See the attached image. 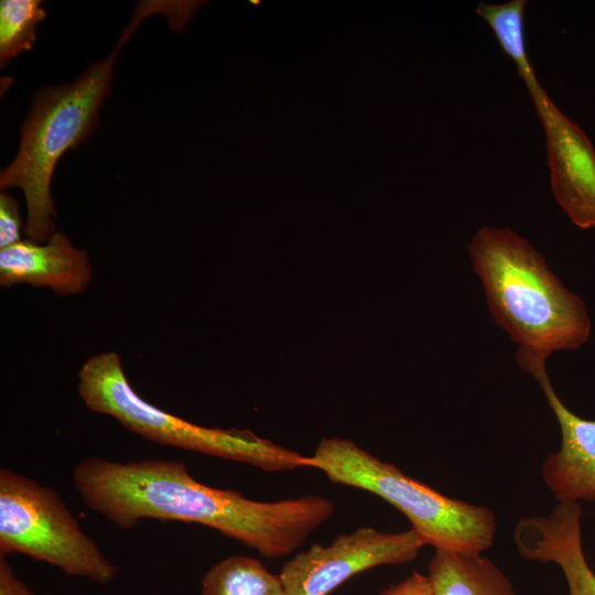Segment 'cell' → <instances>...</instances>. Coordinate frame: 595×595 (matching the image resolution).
<instances>
[{
    "label": "cell",
    "mask_w": 595,
    "mask_h": 595,
    "mask_svg": "<svg viewBox=\"0 0 595 595\" xmlns=\"http://www.w3.org/2000/svg\"><path fill=\"white\" fill-rule=\"evenodd\" d=\"M72 479L86 507L122 530L143 519L198 523L268 559L296 551L335 512L334 502L318 495L259 501L210 487L184 463L165 458L88 456L74 466Z\"/></svg>",
    "instance_id": "1"
},
{
    "label": "cell",
    "mask_w": 595,
    "mask_h": 595,
    "mask_svg": "<svg viewBox=\"0 0 595 595\" xmlns=\"http://www.w3.org/2000/svg\"><path fill=\"white\" fill-rule=\"evenodd\" d=\"M177 1H142L122 31L117 45L104 61L89 66L72 84L39 90L21 128L15 159L0 174V187L22 188L26 202L25 235L45 242L54 234L56 212L51 182L60 159L85 142L97 127L98 111L108 96L117 55L140 23L153 13L172 21L180 12Z\"/></svg>",
    "instance_id": "2"
},
{
    "label": "cell",
    "mask_w": 595,
    "mask_h": 595,
    "mask_svg": "<svg viewBox=\"0 0 595 595\" xmlns=\"http://www.w3.org/2000/svg\"><path fill=\"white\" fill-rule=\"evenodd\" d=\"M468 252L493 318L519 348L548 358L587 342L592 323L583 300L529 241L508 228L485 226Z\"/></svg>",
    "instance_id": "3"
},
{
    "label": "cell",
    "mask_w": 595,
    "mask_h": 595,
    "mask_svg": "<svg viewBox=\"0 0 595 595\" xmlns=\"http://www.w3.org/2000/svg\"><path fill=\"white\" fill-rule=\"evenodd\" d=\"M306 467L318 469L333 484L380 497L402 512L435 550L482 554L494 543L496 518L491 510L450 498L350 440L322 439L306 457Z\"/></svg>",
    "instance_id": "4"
},
{
    "label": "cell",
    "mask_w": 595,
    "mask_h": 595,
    "mask_svg": "<svg viewBox=\"0 0 595 595\" xmlns=\"http://www.w3.org/2000/svg\"><path fill=\"white\" fill-rule=\"evenodd\" d=\"M78 394L91 411L117 420L149 441L266 472L306 467V456L249 430L206 428L143 400L133 390L115 351L95 355L78 372Z\"/></svg>",
    "instance_id": "5"
},
{
    "label": "cell",
    "mask_w": 595,
    "mask_h": 595,
    "mask_svg": "<svg viewBox=\"0 0 595 595\" xmlns=\"http://www.w3.org/2000/svg\"><path fill=\"white\" fill-rule=\"evenodd\" d=\"M9 554L26 555L101 585L118 573L54 489L1 468L0 555Z\"/></svg>",
    "instance_id": "6"
},
{
    "label": "cell",
    "mask_w": 595,
    "mask_h": 595,
    "mask_svg": "<svg viewBox=\"0 0 595 595\" xmlns=\"http://www.w3.org/2000/svg\"><path fill=\"white\" fill-rule=\"evenodd\" d=\"M424 545L412 528L390 533L361 527L337 536L329 544L316 543L299 552L279 575L289 595H329L367 570L413 561Z\"/></svg>",
    "instance_id": "7"
},
{
    "label": "cell",
    "mask_w": 595,
    "mask_h": 595,
    "mask_svg": "<svg viewBox=\"0 0 595 595\" xmlns=\"http://www.w3.org/2000/svg\"><path fill=\"white\" fill-rule=\"evenodd\" d=\"M545 132L555 201L580 228L595 227V151L585 132L550 99L539 82L529 86Z\"/></svg>",
    "instance_id": "8"
},
{
    "label": "cell",
    "mask_w": 595,
    "mask_h": 595,
    "mask_svg": "<svg viewBox=\"0 0 595 595\" xmlns=\"http://www.w3.org/2000/svg\"><path fill=\"white\" fill-rule=\"evenodd\" d=\"M516 360L538 381L560 425V450L542 466L545 486L559 502L594 501L595 421L576 415L562 402L549 379L547 357L518 348Z\"/></svg>",
    "instance_id": "9"
},
{
    "label": "cell",
    "mask_w": 595,
    "mask_h": 595,
    "mask_svg": "<svg viewBox=\"0 0 595 595\" xmlns=\"http://www.w3.org/2000/svg\"><path fill=\"white\" fill-rule=\"evenodd\" d=\"M581 518L578 502H559L545 516L520 519L512 537L526 560L552 562L561 569L569 595H595V573L584 554Z\"/></svg>",
    "instance_id": "10"
},
{
    "label": "cell",
    "mask_w": 595,
    "mask_h": 595,
    "mask_svg": "<svg viewBox=\"0 0 595 595\" xmlns=\"http://www.w3.org/2000/svg\"><path fill=\"white\" fill-rule=\"evenodd\" d=\"M93 269L86 251L72 245L63 232L45 242L30 239L0 249V284L9 288L29 283L66 296L82 293L90 283Z\"/></svg>",
    "instance_id": "11"
},
{
    "label": "cell",
    "mask_w": 595,
    "mask_h": 595,
    "mask_svg": "<svg viewBox=\"0 0 595 595\" xmlns=\"http://www.w3.org/2000/svg\"><path fill=\"white\" fill-rule=\"evenodd\" d=\"M428 575L435 595H518L497 564L482 554L435 550Z\"/></svg>",
    "instance_id": "12"
},
{
    "label": "cell",
    "mask_w": 595,
    "mask_h": 595,
    "mask_svg": "<svg viewBox=\"0 0 595 595\" xmlns=\"http://www.w3.org/2000/svg\"><path fill=\"white\" fill-rule=\"evenodd\" d=\"M199 595H289L279 574L248 555L227 556L206 571Z\"/></svg>",
    "instance_id": "13"
},
{
    "label": "cell",
    "mask_w": 595,
    "mask_h": 595,
    "mask_svg": "<svg viewBox=\"0 0 595 595\" xmlns=\"http://www.w3.org/2000/svg\"><path fill=\"white\" fill-rule=\"evenodd\" d=\"M39 0H2L0 2V64L4 67L21 52L30 51L36 40V28L45 19Z\"/></svg>",
    "instance_id": "14"
},
{
    "label": "cell",
    "mask_w": 595,
    "mask_h": 595,
    "mask_svg": "<svg viewBox=\"0 0 595 595\" xmlns=\"http://www.w3.org/2000/svg\"><path fill=\"white\" fill-rule=\"evenodd\" d=\"M526 6V0H511L501 4L480 2L476 8V13L488 23L500 47L515 62L518 74L532 68L523 32Z\"/></svg>",
    "instance_id": "15"
},
{
    "label": "cell",
    "mask_w": 595,
    "mask_h": 595,
    "mask_svg": "<svg viewBox=\"0 0 595 595\" xmlns=\"http://www.w3.org/2000/svg\"><path fill=\"white\" fill-rule=\"evenodd\" d=\"M19 204L6 190L0 193V249L21 241Z\"/></svg>",
    "instance_id": "16"
},
{
    "label": "cell",
    "mask_w": 595,
    "mask_h": 595,
    "mask_svg": "<svg viewBox=\"0 0 595 595\" xmlns=\"http://www.w3.org/2000/svg\"><path fill=\"white\" fill-rule=\"evenodd\" d=\"M380 595H435L429 575L414 572L407 578L385 588Z\"/></svg>",
    "instance_id": "17"
},
{
    "label": "cell",
    "mask_w": 595,
    "mask_h": 595,
    "mask_svg": "<svg viewBox=\"0 0 595 595\" xmlns=\"http://www.w3.org/2000/svg\"><path fill=\"white\" fill-rule=\"evenodd\" d=\"M0 595H37L15 575L4 555H0Z\"/></svg>",
    "instance_id": "18"
}]
</instances>
